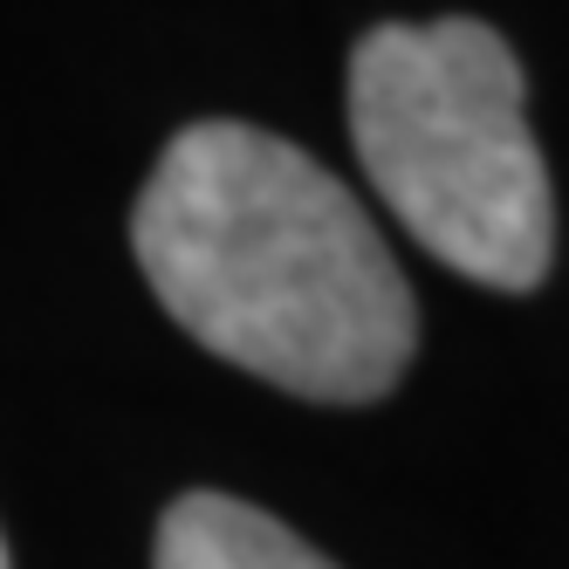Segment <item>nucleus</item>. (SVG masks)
Masks as SVG:
<instances>
[{"label": "nucleus", "mask_w": 569, "mask_h": 569, "mask_svg": "<svg viewBox=\"0 0 569 569\" xmlns=\"http://www.w3.org/2000/svg\"><path fill=\"white\" fill-rule=\"evenodd\" d=\"M350 138L398 227L487 289H536L556 199L521 62L487 21H385L350 56Z\"/></svg>", "instance_id": "2"}, {"label": "nucleus", "mask_w": 569, "mask_h": 569, "mask_svg": "<svg viewBox=\"0 0 569 569\" xmlns=\"http://www.w3.org/2000/svg\"><path fill=\"white\" fill-rule=\"evenodd\" d=\"M172 322L296 398L371 405L419 350V302L337 172L254 124H192L131 213Z\"/></svg>", "instance_id": "1"}, {"label": "nucleus", "mask_w": 569, "mask_h": 569, "mask_svg": "<svg viewBox=\"0 0 569 569\" xmlns=\"http://www.w3.org/2000/svg\"><path fill=\"white\" fill-rule=\"evenodd\" d=\"M158 569H337V562L233 495H179L158 521Z\"/></svg>", "instance_id": "3"}, {"label": "nucleus", "mask_w": 569, "mask_h": 569, "mask_svg": "<svg viewBox=\"0 0 569 569\" xmlns=\"http://www.w3.org/2000/svg\"><path fill=\"white\" fill-rule=\"evenodd\" d=\"M0 569H8V542H0Z\"/></svg>", "instance_id": "4"}]
</instances>
